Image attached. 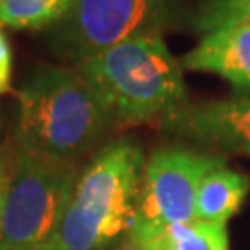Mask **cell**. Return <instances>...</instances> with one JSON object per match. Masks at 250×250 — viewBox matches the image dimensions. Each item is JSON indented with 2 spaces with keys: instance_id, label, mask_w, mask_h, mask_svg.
Masks as SVG:
<instances>
[{
  "instance_id": "6da1fadb",
  "label": "cell",
  "mask_w": 250,
  "mask_h": 250,
  "mask_svg": "<svg viewBox=\"0 0 250 250\" xmlns=\"http://www.w3.org/2000/svg\"><path fill=\"white\" fill-rule=\"evenodd\" d=\"M17 150L74 161L106 137L115 117L78 69L43 65L17 93Z\"/></svg>"
},
{
  "instance_id": "7a4b0ae2",
  "label": "cell",
  "mask_w": 250,
  "mask_h": 250,
  "mask_svg": "<svg viewBox=\"0 0 250 250\" xmlns=\"http://www.w3.org/2000/svg\"><path fill=\"white\" fill-rule=\"evenodd\" d=\"M76 69L104 99L115 121L125 125L160 123L189 104L182 63L163 36L126 39Z\"/></svg>"
},
{
  "instance_id": "3957f363",
  "label": "cell",
  "mask_w": 250,
  "mask_h": 250,
  "mask_svg": "<svg viewBox=\"0 0 250 250\" xmlns=\"http://www.w3.org/2000/svg\"><path fill=\"white\" fill-rule=\"evenodd\" d=\"M145 156L132 139H113L82 170L58 233L63 250H104L134 221Z\"/></svg>"
},
{
  "instance_id": "277c9868",
  "label": "cell",
  "mask_w": 250,
  "mask_h": 250,
  "mask_svg": "<svg viewBox=\"0 0 250 250\" xmlns=\"http://www.w3.org/2000/svg\"><path fill=\"white\" fill-rule=\"evenodd\" d=\"M78 180L74 161L17 150L2 209L0 250H52Z\"/></svg>"
},
{
  "instance_id": "5b68a950",
  "label": "cell",
  "mask_w": 250,
  "mask_h": 250,
  "mask_svg": "<svg viewBox=\"0 0 250 250\" xmlns=\"http://www.w3.org/2000/svg\"><path fill=\"white\" fill-rule=\"evenodd\" d=\"M184 0H74L52 28L50 46L76 65L126 39L163 36L180 22Z\"/></svg>"
},
{
  "instance_id": "8992f818",
  "label": "cell",
  "mask_w": 250,
  "mask_h": 250,
  "mask_svg": "<svg viewBox=\"0 0 250 250\" xmlns=\"http://www.w3.org/2000/svg\"><path fill=\"white\" fill-rule=\"evenodd\" d=\"M221 163L224 160L217 154L182 146L154 150L145 161L135 215L128 232L195 221L200 182Z\"/></svg>"
},
{
  "instance_id": "52a82bcc",
  "label": "cell",
  "mask_w": 250,
  "mask_h": 250,
  "mask_svg": "<svg viewBox=\"0 0 250 250\" xmlns=\"http://www.w3.org/2000/svg\"><path fill=\"white\" fill-rule=\"evenodd\" d=\"M158 125L206 146L250 156V95L186 104Z\"/></svg>"
},
{
  "instance_id": "ba28073f",
  "label": "cell",
  "mask_w": 250,
  "mask_h": 250,
  "mask_svg": "<svg viewBox=\"0 0 250 250\" xmlns=\"http://www.w3.org/2000/svg\"><path fill=\"white\" fill-rule=\"evenodd\" d=\"M182 67L211 72L235 89L250 91V22L228 24L204 34L198 45L184 56Z\"/></svg>"
},
{
  "instance_id": "9c48e42d",
  "label": "cell",
  "mask_w": 250,
  "mask_h": 250,
  "mask_svg": "<svg viewBox=\"0 0 250 250\" xmlns=\"http://www.w3.org/2000/svg\"><path fill=\"white\" fill-rule=\"evenodd\" d=\"M145 250H230L226 224L189 221L126 233Z\"/></svg>"
},
{
  "instance_id": "30bf717a",
  "label": "cell",
  "mask_w": 250,
  "mask_h": 250,
  "mask_svg": "<svg viewBox=\"0 0 250 250\" xmlns=\"http://www.w3.org/2000/svg\"><path fill=\"white\" fill-rule=\"evenodd\" d=\"M250 193V178L239 170L217 165L200 182L197 195V219L226 224L241 209Z\"/></svg>"
},
{
  "instance_id": "8fae6325",
  "label": "cell",
  "mask_w": 250,
  "mask_h": 250,
  "mask_svg": "<svg viewBox=\"0 0 250 250\" xmlns=\"http://www.w3.org/2000/svg\"><path fill=\"white\" fill-rule=\"evenodd\" d=\"M74 0H0V24L15 30H45L62 21Z\"/></svg>"
},
{
  "instance_id": "7c38bea8",
  "label": "cell",
  "mask_w": 250,
  "mask_h": 250,
  "mask_svg": "<svg viewBox=\"0 0 250 250\" xmlns=\"http://www.w3.org/2000/svg\"><path fill=\"white\" fill-rule=\"evenodd\" d=\"M191 22L202 34L228 24L250 22V0H204Z\"/></svg>"
},
{
  "instance_id": "4fadbf2b",
  "label": "cell",
  "mask_w": 250,
  "mask_h": 250,
  "mask_svg": "<svg viewBox=\"0 0 250 250\" xmlns=\"http://www.w3.org/2000/svg\"><path fill=\"white\" fill-rule=\"evenodd\" d=\"M11 82V48L8 39L0 32V95L9 91Z\"/></svg>"
},
{
  "instance_id": "5bb4252c",
  "label": "cell",
  "mask_w": 250,
  "mask_h": 250,
  "mask_svg": "<svg viewBox=\"0 0 250 250\" xmlns=\"http://www.w3.org/2000/svg\"><path fill=\"white\" fill-rule=\"evenodd\" d=\"M9 167H4L0 170V230H2V209H4V198H6V191H8V182H9Z\"/></svg>"
},
{
  "instance_id": "9a60e30c",
  "label": "cell",
  "mask_w": 250,
  "mask_h": 250,
  "mask_svg": "<svg viewBox=\"0 0 250 250\" xmlns=\"http://www.w3.org/2000/svg\"><path fill=\"white\" fill-rule=\"evenodd\" d=\"M117 250H145L143 247H139V245H135V243L132 241H126V245H123L121 249H117Z\"/></svg>"
},
{
  "instance_id": "2e32d148",
  "label": "cell",
  "mask_w": 250,
  "mask_h": 250,
  "mask_svg": "<svg viewBox=\"0 0 250 250\" xmlns=\"http://www.w3.org/2000/svg\"><path fill=\"white\" fill-rule=\"evenodd\" d=\"M4 167H8V160H6V156L0 152V170L4 169Z\"/></svg>"
},
{
  "instance_id": "e0dca14e",
  "label": "cell",
  "mask_w": 250,
  "mask_h": 250,
  "mask_svg": "<svg viewBox=\"0 0 250 250\" xmlns=\"http://www.w3.org/2000/svg\"><path fill=\"white\" fill-rule=\"evenodd\" d=\"M52 250H63L62 247H56V249H52Z\"/></svg>"
}]
</instances>
